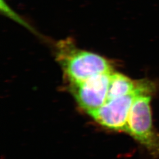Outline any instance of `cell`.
Returning a JSON list of instances; mask_svg holds the SVG:
<instances>
[{"label": "cell", "instance_id": "277c9868", "mask_svg": "<svg viewBox=\"0 0 159 159\" xmlns=\"http://www.w3.org/2000/svg\"><path fill=\"white\" fill-rule=\"evenodd\" d=\"M111 74H100L80 83L70 84L71 91L77 102L87 113L101 107L107 102Z\"/></svg>", "mask_w": 159, "mask_h": 159}, {"label": "cell", "instance_id": "7a4b0ae2", "mask_svg": "<svg viewBox=\"0 0 159 159\" xmlns=\"http://www.w3.org/2000/svg\"><path fill=\"white\" fill-rule=\"evenodd\" d=\"M60 48L58 58L70 84L113 72L108 60L98 54L71 47L64 46Z\"/></svg>", "mask_w": 159, "mask_h": 159}, {"label": "cell", "instance_id": "3957f363", "mask_svg": "<svg viewBox=\"0 0 159 159\" xmlns=\"http://www.w3.org/2000/svg\"><path fill=\"white\" fill-rule=\"evenodd\" d=\"M152 95L142 94L133 102L126 133L144 148L149 154L159 159V133L154 127L150 102Z\"/></svg>", "mask_w": 159, "mask_h": 159}, {"label": "cell", "instance_id": "5b68a950", "mask_svg": "<svg viewBox=\"0 0 159 159\" xmlns=\"http://www.w3.org/2000/svg\"><path fill=\"white\" fill-rule=\"evenodd\" d=\"M141 82L142 80L134 81L124 74L112 73L108 87L107 100L125 96L136 90Z\"/></svg>", "mask_w": 159, "mask_h": 159}, {"label": "cell", "instance_id": "6da1fadb", "mask_svg": "<svg viewBox=\"0 0 159 159\" xmlns=\"http://www.w3.org/2000/svg\"><path fill=\"white\" fill-rule=\"evenodd\" d=\"M156 86L153 81L142 80L140 86L130 93L107 100L101 107L89 114L97 123L108 129L126 132L132 105L137 97L142 94L153 95Z\"/></svg>", "mask_w": 159, "mask_h": 159}]
</instances>
